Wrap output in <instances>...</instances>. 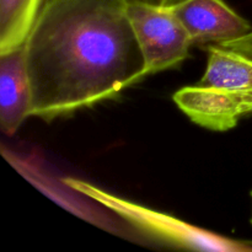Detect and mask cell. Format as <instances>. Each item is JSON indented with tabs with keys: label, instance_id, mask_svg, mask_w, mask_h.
I'll use <instances>...</instances> for the list:
<instances>
[{
	"label": "cell",
	"instance_id": "1",
	"mask_svg": "<svg viewBox=\"0 0 252 252\" xmlns=\"http://www.w3.org/2000/svg\"><path fill=\"white\" fill-rule=\"evenodd\" d=\"M129 0H46L25 41L31 117L46 122L120 96L143 80Z\"/></svg>",
	"mask_w": 252,
	"mask_h": 252
},
{
	"label": "cell",
	"instance_id": "2",
	"mask_svg": "<svg viewBox=\"0 0 252 252\" xmlns=\"http://www.w3.org/2000/svg\"><path fill=\"white\" fill-rule=\"evenodd\" d=\"M64 184L73 191L110 209L139 233L171 248L213 252L252 251L251 244L225 238L206 229L194 226L162 212L115 196L83 180L69 177L64 179Z\"/></svg>",
	"mask_w": 252,
	"mask_h": 252
},
{
	"label": "cell",
	"instance_id": "3",
	"mask_svg": "<svg viewBox=\"0 0 252 252\" xmlns=\"http://www.w3.org/2000/svg\"><path fill=\"white\" fill-rule=\"evenodd\" d=\"M128 16L144 59L143 79L181 65L194 46L171 6L129 0Z\"/></svg>",
	"mask_w": 252,
	"mask_h": 252
},
{
	"label": "cell",
	"instance_id": "4",
	"mask_svg": "<svg viewBox=\"0 0 252 252\" xmlns=\"http://www.w3.org/2000/svg\"><path fill=\"white\" fill-rule=\"evenodd\" d=\"M177 107L196 125L214 132H226L252 115V93L198 84L174 94Z\"/></svg>",
	"mask_w": 252,
	"mask_h": 252
},
{
	"label": "cell",
	"instance_id": "5",
	"mask_svg": "<svg viewBox=\"0 0 252 252\" xmlns=\"http://www.w3.org/2000/svg\"><path fill=\"white\" fill-rule=\"evenodd\" d=\"M171 7L193 44H220L252 31L250 22L224 0H180Z\"/></svg>",
	"mask_w": 252,
	"mask_h": 252
},
{
	"label": "cell",
	"instance_id": "6",
	"mask_svg": "<svg viewBox=\"0 0 252 252\" xmlns=\"http://www.w3.org/2000/svg\"><path fill=\"white\" fill-rule=\"evenodd\" d=\"M31 100L25 47L0 53V127L4 134L14 135L31 117Z\"/></svg>",
	"mask_w": 252,
	"mask_h": 252
},
{
	"label": "cell",
	"instance_id": "7",
	"mask_svg": "<svg viewBox=\"0 0 252 252\" xmlns=\"http://www.w3.org/2000/svg\"><path fill=\"white\" fill-rule=\"evenodd\" d=\"M208 62L198 85L252 93V59L235 51L209 46Z\"/></svg>",
	"mask_w": 252,
	"mask_h": 252
},
{
	"label": "cell",
	"instance_id": "8",
	"mask_svg": "<svg viewBox=\"0 0 252 252\" xmlns=\"http://www.w3.org/2000/svg\"><path fill=\"white\" fill-rule=\"evenodd\" d=\"M46 0H0V53L24 46Z\"/></svg>",
	"mask_w": 252,
	"mask_h": 252
},
{
	"label": "cell",
	"instance_id": "9",
	"mask_svg": "<svg viewBox=\"0 0 252 252\" xmlns=\"http://www.w3.org/2000/svg\"><path fill=\"white\" fill-rule=\"evenodd\" d=\"M220 46L231 49V51L238 52V53L252 59V31L238 39H233V41L220 43Z\"/></svg>",
	"mask_w": 252,
	"mask_h": 252
},
{
	"label": "cell",
	"instance_id": "10",
	"mask_svg": "<svg viewBox=\"0 0 252 252\" xmlns=\"http://www.w3.org/2000/svg\"><path fill=\"white\" fill-rule=\"evenodd\" d=\"M144 1L152 2V4H157V5H162V6H171V5L179 2L180 0H144Z\"/></svg>",
	"mask_w": 252,
	"mask_h": 252
},
{
	"label": "cell",
	"instance_id": "11",
	"mask_svg": "<svg viewBox=\"0 0 252 252\" xmlns=\"http://www.w3.org/2000/svg\"><path fill=\"white\" fill-rule=\"evenodd\" d=\"M251 198H252V193H251ZM251 224H252V216H251Z\"/></svg>",
	"mask_w": 252,
	"mask_h": 252
}]
</instances>
